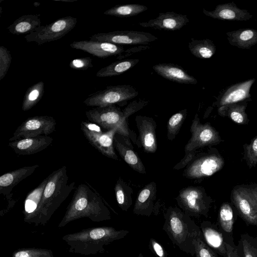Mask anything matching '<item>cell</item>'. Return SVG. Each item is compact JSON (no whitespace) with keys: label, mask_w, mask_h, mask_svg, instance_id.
<instances>
[{"label":"cell","mask_w":257,"mask_h":257,"mask_svg":"<svg viewBox=\"0 0 257 257\" xmlns=\"http://www.w3.org/2000/svg\"><path fill=\"white\" fill-rule=\"evenodd\" d=\"M231 199L243 219L248 224L257 225V206L247 195L243 187L234 189Z\"/></svg>","instance_id":"obj_19"},{"label":"cell","mask_w":257,"mask_h":257,"mask_svg":"<svg viewBox=\"0 0 257 257\" xmlns=\"http://www.w3.org/2000/svg\"><path fill=\"white\" fill-rule=\"evenodd\" d=\"M156 193L157 185L155 182H151L145 185L138 193L133 213L150 217L154 210Z\"/></svg>","instance_id":"obj_23"},{"label":"cell","mask_w":257,"mask_h":257,"mask_svg":"<svg viewBox=\"0 0 257 257\" xmlns=\"http://www.w3.org/2000/svg\"><path fill=\"white\" fill-rule=\"evenodd\" d=\"M44 93V83L42 81L30 87L26 92L22 103V110L28 111L41 100Z\"/></svg>","instance_id":"obj_33"},{"label":"cell","mask_w":257,"mask_h":257,"mask_svg":"<svg viewBox=\"0 0 257 257\" xmlns=\"http://www.w3.org/2000/svg\"><path fill=\"white\" fill-rule=\"evenodd\" d=\"M92 61L89 57L76 58L70 61L69 67L73 69L85 70L93 67Z\"/></svg>","instance_id":"obj_41"},{"label":"cell","mask_w":257,"mask_h":257,"mask_svg":"<svg viewBox=\"0 0 257 257\" xmlns=\"http://www.w3.org/2000/svg\"><path fill=\"white\" fill-rule=\"evenodd\" d=\"M254 80L251 79L228 87L218 96L215 105L220 107L249 98L250 89Z\"/></svg>","instance_id":"obj_20"},{"label":"cell","mask_w":257,"mask_h":257,"mask_svg":"<svg viewBox=\"0 0 257 257\" xmlns=\"http://www.w3.org/2000/svg\"><path fill=\"white\" fill-rule=\"evenodd\" d=\"M244 157L249 168L257 164V135L248 145H244Z\"/></svg>","instance_id":"obj_39"},{"label":"cell","mask_w":257,"mask_h":257,"mask_svg":"<svg viewBox=\"0 0 257 257\" xmlns=\"http://www.w3.org/2000/svg\"><path fill=\"white\" fill-rule=\"evenodd\" d=\"M195 257H218L216 253L206 243L201 233L194 240Z\"/></svg>","instance_id":"obj_38"},{"label":"cell","mask_w":257,"mask_h":257,"mask_svg":"<svg viewBox=\"0 0 257 257\" xmlns=\"http://www.w3.org/2000/svg\"><path fill=\"white\" fill-rule=\"evenodd\" d=\"M243 189L252 201L257 206V187L244 188Z\"/></svg>","instance_id":"obj_45"},{"label":"cell","mask_w":257,"mask_h":257,"mask_svg":"<svg viewBox=\"0 0 257 257\" xmlns=\"http://www.w3.org/2000/svg\"><path fill=\"white\" fill-rule=\"evenodd\" d=\"M185 155L183 158L173 168L175 170H180L186 166H188L196 158L197 151H185Z\"/></svg>","instance_id":"obj_43"},{"label":"cell","mask_w":257,"mask_h":257,"mask_svg":"<svg viewBox=\"0 0 257 257\" xmlns=\"http://www.w3.org/2000/svg\"><path fill=\"white\" fill-rule=\"evenodd\" d=\"M138 94L139 92L131 85L108 86L90 94L84 103L88 106L104 107L126 102Z\"/></svg>","instance_id":"obj_8"},{"label":"cell","mask_w":257,"mask_h":257,"mask_svg":"<svg viewBox=\"0 0 257 257\" xmlns=\"http://www.w3.org/2000/svg\"><path fill=\"white\" fill-rule=\"evenodd\" d=\"M48 179L38 207L31 215L24 217L25 222L35 226H45L74 188L75 182L68 184L66 166L53 171Z\"/></svg>","instance_id":"obj_1"},{"label":"cell","mask_w":257,"mask_h":257,"mask_svg":"<svg viewBox=\"0 0 257 257\" xmlns=\"http://www.w3.org/2000/svg\"><path fill=\"white\" fill-rule=\"evenodd\" d=\"M153 69L158 75L173 82L185 84H196L198 82L194 77L175 64L159 63L154 65Z\"/></svg>","instance_id":"obj_21"},{"label":"cell","mask_w":257,"mask_h":257,"mask_svg":"<svg viewBox=\"0 0 257 257\" xmlns=\"http://www.w3.org/2000/svg\"><path fill=\"white\" fill-rule=\"evenodd\" d=\"M206 243L213 250L226 257V242L216 226L208 221H203L200 226Z\"/></svg>","instance_id":"obj_25"},{"label":"cell","mask_w":257,"mask_h":257,"mask_svg":"<svg viewBox=\"0 0 257 257\" xmlns=\"http://www.w3.org/2000/svg\"><path fill=\"white\" fill-rule=\"evenodd\" d=\"M128 232V230H117L110 226L95 227L67 234L62 239L69 246V252L94 255L104 253L105 246L124 238Z\"/></svg>","instance_id":"obj_3"},{"label":"cell","mask_w":257,"mask_h":257,"mask_svg":"<svg viewBox=\"0 0 257 257\" xmlns=\"http://www.w3.org/2000/svg\"><path fill=\"white\" fill-rule=\"evenodd\" d=\"M41 24L38 15H25L16 19L7 29L14 35L29 34L41 26Z\"/></svg>","instance_id":"obj_26"},{"label":"cell","mask_w":257,"mask_h":257,"mask_svg":"<svg viewBox=\"0 0 257 257\" xmlns=\"http://www.w3.org/2000/svg\"><path fill=\"white\" fill-rule=\"evenodd\" d=\"M90 40L122 45H146L158 40L151 33L137 31H116L99 33L90 37Z\"/></svg>","instance_id":"obj_12"},{"label":"cell","mask_w":257,"mask_h":257,"mask_svg":"<svg viewBox=\"0 0 257 257\" xmlns=\"http://www.w3.org/2000/svg\"><path fill=\"white\" fill-rule=\"evenodd\" d=\"M189 22V20L186 15L167 12L160 13L156 18L140 22L139 24L144 28L174 31L181 29Z\"/></svg>","instance_id":"obj_15"},{"label":"cell","mask_w":257,"mask_h":257,"mask_svg":"<svg viewBox=\"0 0 257 257\" xmlns=\"http://www.w3.org/2000/svg\"><path fill=\"white\" fill-rule=\"evenodd\" d=\"M81 218H87L93 222L111 218L110 212L103 199L89 184H80L78 186L58 226L64 227Z\"/></svg>","instance_id":"obj_2"},{"label":"cell","mask_w":257,"mask_h":257,"mask_svg":"<svg viewBox=\"0 0 257 257\" xmlns=\"http://www.w3.org/2000/svg\"><path fill=\"white\" fill-rule=\"evenodd\" d=\"M225 246L226 249V257H239L236 249L226 242L225 243Z\"/></svg>","instance_id":"obj_46"},{"label":"cell","mask_w":257,"mask_h":257,"mask_svg":"<svg viewBox=\"0 0 257 257\" xmlns=\"http://www.w3.org/2000/svg\"><path fill=\"white\" fill-rule=\"evenodd\" d=\"M246 105L237 103L224 105L219 107L218 113L228 116L232 121L238 124H245L247 115L245 110Z\"/></svg>","instance_id":"obj_34"},{"label":"cell","mask_w":257,"mask_h":257,"mask_svg":"<svg viewBox=\"0 0 257 257\" xmlns=\"http://www.w3.org/2000/svg\"><path fill=\"white\" fill-rule=\"evenodd\" d=\"M164 230L174 244L182 251L194 256V240L201 233L199 227L180 208L170 206L164 214Z\"/></svg>","instance_id":"obj_4"},{"label":"cell","mask_w":257,"mask_h":257,"mask_svg":"<svg viewBox=\"0 0 257 257\" xmlns=\"http://www.w3.org/2000/svg\"><path fill=\"white\" fill-rule=\"evenodd\" d=\"M53 139L48 136H40L10 142L8 145L19 155H30L39 153L53 142Z\"/></svg>","instance_id":"obj_18"},{"label":"cell","mask_w":257,"mask_h":257,"mask_svg":"<svg viewBox=\"0 0 257 257\" xmlns=\"http://www.w3.org/2000/svg\"><path fill=\"white\" fill-rule=\"evenodd\" d=\"M180 208L190 217L207 216L211 198L201 186H188L183 188L175 198Z\"/></svg>","instance_id":"obj_6"},{"label":"cell","mask_w":257,"mask_h":257,"mask_svg":"<svg viewBox=\"0 0 257 257\" xmlns=\"http://www.w3.org/2000/svg\"><path fill=\"white\" fill-rule=\"evenodd\" d=\"M219 221L221 228L227 233H231L233 229V214L230 205L226 203L220 207L219 212Z\"/></svg>","instance_id":"obj_36"},{"label":"cell","mask_w":257,"mask_h":257,"mask_svg":"<svg viewBox=\"0 0 257 257\" xmlns=\"http://www.w3.org/2000/svg\"><path fill=\"white\" fill-rule=\"evenodd\" d=\"M139 59H129L116 61L98 70L96 75L98 77L119 75L131 69L139 62Z\"/></svg>","instance_id":"obj_28"},{"label":"cell","mask_w":257,"mask_h":257,"mask_svg":"<svg viewBox=\"0 0 257 257\" xmlns=\"http://www.w3.org/2000/svg\"><path fill=\"white\" fill-rule=\"evenodd\" d=\"M224 164L218 155L209 154L196 158L186 168L183 176L189 179H200L210 176L218 171Z\"/></svg>","instance_id":"obj_13"},{"label":"cell","mask_w":257,"mask_h":257,"mask_svg":"<svg viewBox=\"0 0 257 257\" xmlns=\"http://www.w3.org/2000/svg\"><path fill=\"white\" fill-rule=\"evenodd\" d=\"M138 257H143V255L142 253H140Z\"/></svg>","instance_id":"obj_49"},{"label":"cell","mask_w":257,"mask_h":257,"mask_svg":"<svg viewBox=\"0 0 257 257\" xmlns=\"http://www.w3.org/2000/svg\"><path fill=\"white\" fill-rule=\"evenodd\" d=\"M149 246L157 257H168L163 246L155 239H150Z\"/></svg>","instance_id":"obj_44"},{"label":"cell","mask_w":257,"mask_h":257,"mask_svg":"<svg viewBox=\"0 0 257 257\" xmlns=\"http://www.w3.org/2000/svg\"><path fill=\"white\" fill-rule=\"evenodd\" d=\"M148 9V7L140 4L117 5L105 11L106 15L119 18H127L137 16Z\"/></svg>","instance_id":"obj_32"},{"label":"cell","mask_w":257,"mask_h":257,"mask_svg":"<svg viewBox=\"0 0 257 257\" xmlns=\"http://www.w3.org/2000/svg\"><path fill=\"white\" fill-rule=\"evenodd\" d=\"M12 257H54V254L50 249L22 248L14 251Z\"/></svg>","instance_id":"obj_37"},{"label":"cell","mask_w":257,"mask_h":257,"mask_svg":"<svg viewBox=\"0 0 257 257\" xmlns=\"http://www.w3.org/2000/svg\"><path fill=\"white\" fill-rule=\"evenodd\" d=\"M187 115V109L185 108L174 114L170 117L167 125V137L169 140L173 141L175 138Z\"/></svg>","instance_id":"obj_35"},{"label":"cell","mask_w":257,"mask_h":257,"mask_svg":"<svg viewBox=\"0 0 257 257\" xmlns=\"http://www.w3.org/2000/svg\"><path fill=\"white\" fill-rule=\"evenodd\" d=\"M243 257H257V247L245 235L242 237Z\"/></svg>","instance_id":"obj_42"},{"label":"cell","mask_w":257,"mask_h":257,"mask_svg":"<svg viewBox=\"0 0 257 257\" xmlns=\"http://www.w3.org/2000/svg\"><path fill=\"white\" fill-rule=\"evenodd\" d=\"M56 124V121L52 116L37 115L30 117L16 129L9 141L48 136L55 131Z\"/></svg>","instance_id":"obj_10"},{"label":"cell","mask_w":257,"mask_h":257,"mask_svg":"<svg viewBox=\"0 0 257 257\" xmlns=\"http://www.w3.org/2000/svg\"><path fill=\"white\" fill-rule=\"evenodd\" d=\"M132 188L121 178H119L114 186V193L118 206L124 211H127L133 204Z\"/></svg>","instance_id":"obj_30"},{"label":"cell","mask_w":257,"mask_h":257,"mask_svg":"<svg viewBox=\"0 0 257 257\" xmlns=\"http://www.w3.org/2000/svg\"><path fill=\"white\" fill-rule=\"evenodd\" d=\"M88 119L102 127L110 130L117 128L120 135L131 139L139 147H142L135 133L128 126L127 118L124 112L115 105L96 107L85 112Z\"/></svg>","instance_id":"obj_5"},{"label":"cell","mask_w":257,"mask_h":257,"mask_svg":"<svg viewBox=\"0 0 257 257\" xmlns=\"http://www.w3.org/2000/svg\"><path fill=\"white\" fill-rule=\"evenodd\" d=\"M48 179L47 177L27 195L24 203L23 211L24 217L31 215L37 209L41 201Z\"/></svg>","instance_id":"obj_31"},{"label":"cell","mask_w":257,"mask_h":257,"mask_svg":"<svg viewBox=\"0 0 257 257\" xmlns=\"http://www.w3.org/2000/svg\"><path fill=\"white\" fill-rule=\"evenodd\" d=\"M188 48L193 55L200 59L210 58L216 51L214 44L208 39L196 40L191 38L188 44Z\"/></svg>","instance_id":"obj_29"},{"label":"cell","mask_w":257,"mask_h":257,"mask_svg":"<svg viewBox=\"0 0 257 257\" xmlns=\"http://www.w3.org/2000/svg\"><path fill=\"white\" fill-rule=\"evenodd\" d=\"M80 128L89 143L103 155L114 160L118 159L113 145L114 136L118 133L117 128L103 132L99 125L91 121H82Z\"/></svg>","instance_id":"obj_9"},{"label":"cell","mask_w":257,"mask_h":257,"mask_svg":"<svg viewBox=\"0 0 257 257\" xmlns=\"http://www.w3.org/2000/svg\"><path fill=\"white\" fill-rule=\"evenodd\" d=\"M70 46L72 48L84 51L99 58L120 55L124 52L122 46L90 40L74 41Z\"/></svg>","instance_id":"obj_14"},{"label":"cell","mask_w":257,"mask_h":257,"mask_svg":"<svg viewBox=\"0 0 257 257\" xmlns=\"http://www.w3.org/2000/svg\"><path fill=\"white\" fill-rule=\"evenodd\" d=\"M40 5V4L39 3L36 2V3H34V5L35 7L39 6Z\"/></svg>","instance_id":"obj_48"},{"label":"cell","mask_w":257,"mask_h":257,"mask_svg":"<svg viewBox=\"0 0 257 257\" xmlns=\"http://www.w3.org/2000/svg\"><path fill=\"white\" fill-rule=\"evenodd\" d=\"M53 1L69 3V2H73L76 1L77 0H53Z\"/></svg>","instance_id":"obj_47"},{"label":"cell","mask_w":257,"mask_h":257,"mask_svg":"<svg viewBox=\"0 0 257 257\" xmlns=\"http://www.w3.org/2000/svg\"><path fill=\"white\" fill-rule=\"evenodd\" d=\"M12 60L10 51L3 46H0V80L7 74Z\"/></svg>","instance_id":"obj_40"},{"label":"cell","mask_w":257,"mask_h":257,"mask_svg":"<svg viewBox=\"0 0 257 257\" xmlns=\"http://www.w3.org/2000/svg\"><path fill=\"white\" fill-rule=\"evenodd\" d=\"M38 165L26 166L9 172L0 177V194L7 199L12 197L13 189L21 181L32 175Z\"/></svg>","instance_id":"obj_22"},{"label":"cell","mask_w":257,"mask_h":257,"mask_svg":"<svg viewBox=\"0 0 257 257\" xmlns=\"http://www.w3.org/2000/svg\"><path fill=\"white\" fill-rule=\"evenodd\" d=\"M203 13L208 17L218 20L246 21L252 18L248 11L239 9L233 3L219 5L212 11L204 9Z\"/></svg>","instance_id":"obj_24"},{"label":"cell","mask_w":257,"mask_h":257,"mask_svg":"<svg viewBox=\"0 0 257 257\" xmlns=\"http://www.w3.org/2000/svg\"><path fill=\"white\" fill-rule=\"evenodd\" d=\"M226 35L229 43L239 48L249 49L257 43V31L253 29H240Z\"/></svg>","instance_id":"obj_27"},{"label":"cell","mask_w":257,"mask_h":257,"mask_svg":"<svg viewBox=\"0 0 257 257\" xmlns=\"http://www.w3.org/2000/svg\"><path fill=\"white\" fill-rule=\"evenodd\" d=\"M191 137L185 146V151L196 150L201 148L214 145L221 141L216 130L209 123L202 124L196 113L190 126Z\"/></svg>","instance_id":"obj_11"},{"label":"cell","mask_w":257,"mask_h":257,"mask_svg":"<svg viewBox=\"0 0 257 257\" xmlns=\"http://www.w3.org/2000/svg\"><path fill=\"white\" fill-rule=\"evenodd\" d=\"M113 145L121 158L131 168L140 174L146 173L145 166L135 151L128 138L116 134L113 139Z\"/></svg>","instance_id":"obj_17"},{"label":"cell","mask_w":257,"mask_h":257,"mask_svg":"<svg viewBox=\"0 0 257 257\" xmlns=\"http://www.w3.org/2000/svg\"><path fill=\"white\" fill-rule=\"evenodd\" d=\"M135 120L139 133V140L144 151L155 153L157 149L156 121L152 117L145 115H137Z\"/></svg>","instance_id":"obj_16"},{"label":"cell","mask_w":257,"mask_h":257,"mask_svg":"<svg viewBox=\"0 0 257 257\" xmlns=\"http://www.w3.org/2000/svg\"><path fill=\"white\" fill-rule=\"evenodd\" d=\"M77 22L76 18L64 17L49 24L38 27L33 32L27 34L25 39L28 42H35L38 45L57 40L73 29Z\"/></svg>","instance_id":"obj_7"}]
</instances>
